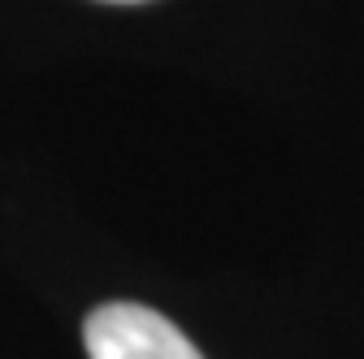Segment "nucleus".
Wrapping results in <instances>:
<instances>
[{
  "label": "nucleus",
  "instance_id": "obj_1",
  "mask_svg": "<svg viewBox=\"0 0 364 359\" xmlns=\"http://www.w3.org/2000/svg\"><path fill=\"white\" fill-rule=\"evenodd\" d=\"M82 342L91 359H204L173 321L144 303H105L87 316Z\"/></svg>",
  "mask_w": 364,
  "mask_h": 359
},
{
  "label": "nucleus",
  "instance_id": "obj_2",
  "mask_svg": "<svg viewBox=\"0 0 364 359\" xmlns=\"http://www.w3.org/2000/svg\"><path fill=\"white\" fill-rule=\"evenodd\" d=\"M105 5H144V0H105Z\"/></svg>",
  "mask_w": 364,
  "mask_h": 359
}]
</instances>
